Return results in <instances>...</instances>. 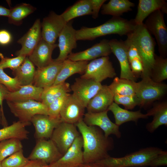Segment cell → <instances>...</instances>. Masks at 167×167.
I'll use <instances>...</instances> for the list:
<instances>
[{"label": "cell", "instance_id": "21", "mask_svg": "<svg viewBox=\"0 0 167 167\" xmlns=\"http://www.w3.org/2000/svg\"><path fill=\"white\" fill-rule=\"evenodd\" d=\"M58 44H50L42 38L31 54L28 57L37 68L46 66L52 63L53 60L52 55Z\"/></svg>", "mask_w": 167, "mask_h": 167}, {"label": "cell", "instance_id": "24", "mask_svg": "<svg viewBox=\"0 0 167 167\" xmlns=\"http://www.w3.org/2000/svg\"><path fill=\"white\" fill-rule=\"evenodd\" d=\"M83 147V140L80 135L57 162L70 167H76L82 165L84 164Z\"/></svg>", "mask_w": 167, "mask_h": 167}, {"label": "cell", "instance_id": "2", "mask_svg": "<svg viewBox=\"0 0 167 167\" xmlns=\"http://www.w3.org/2000/svg\"><path fill=\"white\" fill-rule=\"evenodd\" d=\"M127 36L125 41L136 47L140 56L143 67L141 75L142 79L150 78L155 61L154 39L143 23L136 24L134 30Z\"/></svg>", "mask_w": 167, "mask_h": 167}, {"label": "cell", "instance_id": "11", "mask_svg": "<svg viewBox=\"0 0 167 167\" xmlns=\"http://www.w3.org/2000/svg\"><path fill=\"white\" fill-rule=\"evenodd\" d=\"M63 156L50 139H37L35 146L29 156V160L41 161L47 164L57 162Z\"/></svg>", "mask_w": 167, "mask_h": 167}, {"label": "cell", "instance_id": "18", "mask_svg": "<svg viewBox=\"0 0 167 167\" xmlns=\"http://www.w3.org/2000/svg\"><path fill=\"white\" fill-rule=\"evenodd\" d=\"M112 53L109 41L104 39L101 40L91 47L83 51L71 53L67 58L73 61H86L109 56Z\"/></svg>", "mask_w": 167, "mask_h": 167}, {"label": "cell", "instance_id": "49", "mask_svg": "<svg viewBox=\"0 0 167 167\" xmlns=\"http://www.w3.org/2000/svg\"><path fill=\"white\" fill-rule=\"evenodd\" d=\"M49 165L40 160H30L29 163L23 167H49Z\"/></svg>", "mask_w": 167, "mask_h": 167}, {"label": "cell", "instance_id": "16", "mask_svg": "<svg viewBox=\"0 0 167 167\" xmlns=\"http://www.w3.org/2000/svg\"><path fill=\"white\" fill-rule=\"evenodd\" d=\"M62 122L60 117L41 114L35 115L31 121L35 128L34 137L37 140L50 139L54 129Z\"/></svg>", "mask_w": 167, "mask_h": 167}, {"label": "cell", "instance_id": "14", "mask_svg": "<svg viewBox=\"0 0 167 167\" xmlns=\"http://www.w3.org/2000/svg\"><path fill=\"white\" fill-rule=\"evenodd\" d=\"M67 23L61 15L51 11L41 22L42 38L48 43L54 44Z\"/></svg>", "mask_w": 167, "mask_h": 167}, {"label": "cell", "instance_id": "51", "mask_svg": "<svg viewBox=\"0 0 167 167\" xmlns=\"http://www.w3.org/2000/svg\"><path fill=\"white\" fill-rule=\"evenodd\" d=\"M82 166L83 167H109L96 162L83 164Z\"/></svg>", "mask_w": 167, "mask_h": 167}, {"label": "cell", "instance_id": "6", "mask_svg": "<svg viewBox=\"0 0 167 167\" xmlns=\"http://www.w3.org/2000/svg\"><path fill=\"white\" fill-rule=\"evenodd\" d=\"M164 14L160 10L151 14L144 24L150 33L154 36L160 56L166 58L167 55V28L165 23Z\"/></svg>", "mask_w": 167, "mask_h": 167}, {"label": "cell", "instance_id": "3", "mask_svg": "<svg viewBox=\"0 0 167 167\" xmlns=\"http://www.w3.org/2000/svg\"><path fill=\"white\" fill-rule=\"evenodd\" d=\"M136 25L134 19L128 20L121 17L113 16L100 25L93 28L83 27L76 30V38L77 41H92L112 34L127 36L134 30Z\"/></svg>", "mask_w": 167, "mask_h": 167}, {"label": "cell", "instance_id": "29", "mask_svg": "<svg viewBox=\"0 0 167 167\" xmlns=\"http://www.w3.org/2000/svg\"><path fill=\"white\" fill-rule=\"evenodd\" d=\"M31 124L30 122L18 121L13 122L10 126L0 129V142L12 138L18 139L21 140L28 139L29 132L26 127Z\"/></svg>", "mask_w": 167, "mask_h": 167}, {"label": "cell", "instance_id": "34", "mask_svg": "<svg viewBox=\"0 0 167 167\" xmlns=\"http://www.w3.org/2000/svg\"><path fill=\"white\" fill-rule=\"evenodd\" d=\"M136 83L130 80L115 77L108 86L114 95L117 94L122 96H133L135 95Z\"/></svg>", "mask_w": 167, "mask_h": 167}, {"label": "cell", "instance_id": "26", "mask_svg": "<svg viewBox=\"0 0 167 167\" xmlns=\"http://www.w3.org/2000/svg\"><path fill=\"white\" fill-rule=\"evenodd\" d=\"M148 117L153 116L152 121L147 124L146 129L152 133L159 126L163 125L167 126V102L162 101L155 103L147 111Z\"/></svg>", "mask_w": 167, "mask_h": 167}, {"label": "cell", "instance_id": "37", "mask_svg": "<svg viewBox=\"0 0 167 167\" xmlns=\"http://www.w3.org/2000/svg\"><path fill=\"white\" fill-rule=\"evenodd\" d=\"M20 139L12 138L0 142V161L2 162L7 157L20 151L23 145Z\"/></svg>", "mask_w": 167, "mask_h": 167}, {"label": "cell", "instance_id": "42", "mask_svg": "<svg viewBox=\"0 0 167 167\" xmlns=\"http://www.w3.org/2000/svg\"><path fill=\"white\" fill-rule=\"evenodd\" d=\"M70 94L69 93H65L51 103L48 107V115L55 117H60V111Z\"/></svg>", "mask_w": 167, "mask_h": 167}, {"label": "cell", "instance_id": "4", "mask_svg": "<svg viewBox=\"0 0 167 167\" xmlns=\"http://www.w3.org/2000/svg\"><path fill=\"white\" fill-rule=\"evenodd\" d=\"M162 149L148 147L120 157L110 156L96 162L109 167H146L150 166L153 160Z\"/></svg>", "mask_w": 167, "mask_h": 167}, {"label": "cell", "instance_id": "10", "mask_svg": "<svg viewBox=\"0 0 167 167\" xmlns=\"http://www.w3.org/2000/svg\"><path fill=\"white\" fill-rule=\"evenodd\" d=\"M102 86L101 83L93 80L79 77L75 79L70 88L73 96L86 108L89 101Z\"/></svg>", "mask_w": 167, "mask_h": 167}, {"label": "cell", "instance_id": "13", "mask_svg": "<svg viewBox=\"0 0 167 167\" xmlns=\"http://www.w3.org/2000/svg\"><path fill=\"white\" fill-rule=\"evenodd\" d=\"M112 53L118 59L120 66L121 78L136 82V78L131 70L127 56L128 45L126 41L114 39L109 41Z\"/></svg>", "mask_w": 167, "mask_h": 167}, {"label": "cell", "instance_id": "53", "mask_svg": "<svg viewBox=\"0 0 167 167\" xmlns=\"http://www.w3.org/2000/svg\"><path fill=\"white\" fill-rule=\"evenodd\" d=\"M49 167H70L64 164L56 162L49 165Z\"/></svg>", "mask_w": 167, "mask_h": 167}, {"label": "cell", "instance_id": "32", "mask_svg": "<svg viewBox=\"0 0 167 167\" xmlns=\"http://www.w3.org/2000/svg\"><path fill=\"white\" fill-rule=\"evenodd\" d=\"M92 14L91 0H80L69 7L61 15L67 23L75 18Z\"/></svg>", "mask_w": 167, "mask_h": 167}, {"label": "cell", "instance_id": "5", "mask_svg": "<svg viewBox=\"0 0 167 167\" xmlns=\"http://www.w3.org/2000/svg\"><path fill=\"white\" fill-rule=\"evenodd\" d=\"M167 90L166 84L155 82L150 78H144L136 83L135 94L139 100V106L146 107L162 97Z\"/></svg>", "mask_w": 167, "mask_h": 167}, {"label": "cell", "instance_id": "54", "mask_svg": "<svg viewBox=\"0 0 167 167\" xmlns=\"http://www.w3.org/2000/svg\"><path fill=\"white\" fill-rule=\"evenodd\" d=\"M0 167H3L2 165L1 162L0 161Z\"/></svg>", "mask_w": 167, "mask_h": 167}, {"label": "cell", "instance_id": "7", "mask_svg": "<svg viewBox=\"0 0 167 167\" xmlns=\"http://www.w3.org/2000/svg\"><path fill=\"white\" fill-rule=\"evenodd\" d=\"M11 112L19 121L30 122L36 115H48V107L41 102L30 100L23 102L6 101Z\"/></svg>", "mask_w": 167, "mask_h": 167}, {"label": "cell", "instance_id": "35", "mask_svg": "<svg viewBox=\"0 0 167 167\" xmlns=\"http://www.w3.org/2000/svg\"><path fill=\"white\" fill-rule=\"evenodd\" d=\"M36 8L29 4L22 3L11 9V12L8 17L9 23L15 25H20L23 20L33 12Z\"/></svg>", "mask_w": 167, "mask_h": 167}, {"label": "cell", "instance_id": "50", "mask_svg": "<svg viewBox=\"0 0 167 167\" xmlns=\"http://www.w3.org/2000/svg\"><path fill=\"white\" fill-rule=\"evenodd\" d=\"M11 9H8L0 6V16H6L8 17L10 15Z\"/></svg>", "mask_w": 167, "mask_h": 167}, {"label": "cell", "instance_id": "48", "mask_svg": "<svg viewBox=\"0 0 167 167\" xmlns=\"http://www.w3.org/2000/svg\"><path fill=\"white\" fill-rule=\"evenodd\" d=\"M9 92V91L5 87L0 83V107L3 117L6 121L7 120L5 116L3 111V100H5L6 96Z\"/></svg>", "mask_w": 167, "mask_h": 167}, {"label": "cell", "instance_id": "33", "mask_svg": "<svg viewBox=\"0 0 167 167\" xmlns=\"http://www.w3.org/2000/svg\"><path fill=\"white\" fill-rule=\"evenodd\" d=\"M71 91L69 83L65 82L44 88L41 102L47 107L54 101Z\"/></svg>", "mask_w": 167, "mask_h": 167}, {"label": "cell", "instance_id": "31", "mask_svg": "<svg viewBox=\"0 0 167 167\" xmlns=\"http://www.w3.org/2000/svg\"><path fill=\"white\" fill-rule=\"evenodd\" d=\"M134 3L128 0H110L102 6L101 13L104 15L120 17L123 13L132 10Z\"/></svg>", "mask_w": 167, "mask_h": 167}, {"label": "cell", "instance_id": "39", "mask_svg": "<svg viewBox=\"0 0 167 167\" xmlns=\"http://www.w3.org/2000/svg\"><path fill=\"white\" fill-rule=\"evenodd\" d=\"M113 101L118 105H123L125 109H132L137 105L139 106V100L135 95L122 96L116 94L114 95Z\"/></svg>", "mask_w": 167, "mask_h": 167}, {"label": "cell", "instance_id": "30", "mask_svg": "<svg viewBox=\"0 0 167 167\" xmlns=\"http://www.w3.org/2000/svg\"><path fill=\"white\" fill-rule=\"evenodd\" d=\"M36 70L34 65L26 57L22 63L12 71V74L21 86L33 84Z\"/></svg>", "mask_w": 167, "mask_h": 167}, {"label": "cell", "instance_id": "15", "mask_svg": "<svg viewBox=\"0 0 167 167\" xmlns=\"http://www.w3.org/2000/svg\"><path fill=\"white\" fill-rule=\"evenodd\" d=\"M72 23L71 20L67 23L58 36L59 54L54 59L55 61L63 62L67 58L72 50L77 47L76 30L73 28Z\"/></svg>", "mask_w": 167, "mask_h": 167}, {"label": "cell", "instance_id": "55", "mask_svg": "<svg viewBox=\"0 0 167 167\" xmlns=\"http://www.w3.org/2000/svg\"><path fill=\"white\" fill-rule=\"evenodd\" d=\"M76 167H83V166H82V165H81L79 166Z\"/></svg>", "mask_w": 167, "mask_h": 167}, {"label": "cell", "instance_id": "27", "mask_svg": "<svg viewBox=\"0 0 167 167\" xmlns=\"http://www.w3.org/2000/svg\"><path fill=\"white\" fill-rule=\"evenodd\" d=\"M108 110L113 113L115 120V124L118 126L126 122L133 121L137 123L139 119H147L148 114L142 113L140 110L132 111L123 109L114 102L109 106Z\"/></svg>", "mask_w": 167, "mask_h": 167}, {"label": "cell", "instance_id": "38", "mask_svg": "<svg viewBox=\"0 0 167 167\" xmlns=\"http://www.w3.org/2000/svg\"><path fill=\"white\" fill-rule=\"evenodd\" d=\"M30 161L23 154V149L18 151L1 162L3 167H23Z\"/></svg>", "mask_w": 167, "mask_h": 167}, {"label": "cell", "instance_id": "23", "mask_svg": "<svg viewBox=\"0 0 167 167\" xmlns=\"http://www.w3.org/2000/svg\"><path fill=\"white\" fill-rule=\"evenodd\" d=\"M161 10L167 13V3L164 0H139L134 21L136 24L143 23L144 20L155 11Z\"/></svg>", "mask_w": 167, "mask_h": 167}, {"label": "cell", "instance_id": "44", "mask_svg": "<svg viewBox=\"0 0 167 167\" xmlns=\"http://www.w3.org/2000/svg\"><path fill=\"white\" fill-rule=\"evenodd\" d=\"M106 0H91L92 7V16L94 19L98 16L100 10Z\"/></svg>", "mask_w": 167, "mask_h": 167}, {"label": "cell", "instance_id": "25", "mask_svg": "<svg viewBox=\"0 0 167 167\" xmlns=\"http://www.w3.org/2000/svg\"><path fill=\"white\" fill-rule=\"evenodd\" d=\"M43 88L33 84L21 86L16 91L10 92L6 96V101L23 102L30 100L41 101Z\"/></svg>", "mask_w": 167, "mask_h": 167}, {"label": "cell", "instance_id": "52", "mask_svg": "<svg viewBox=\"0 0 167 167\" xmlns=\"http://www.w3.org/2000/svg\"><path fill=\"white\" fill-rule=\"evenodd\" d=\"M0 125H2L3 127L8 126L7 121L5 120L3 116L2 111L0 107Z\"/></svg>", "mask_w": 167, "mask_h": 167}, {"label": "cell", "instance_id": "19", "mask_svg": "<svg viewBox=\"0 0 167 167\" xmlns=\"http://www.w3.org/2000/svg\"><path fill=\"white\" fill-rule=\"evenodd\" d=\"M85 108L70 94L60 111V117L62 122L75 124L83 119Z\"/></svg>", "mask_w": 167, "mask_h": 167}, {"label": "cell", "instance_id": "41", "mask_svg": "<svg viewBox=\"0 0 167 167\" xmlns=\"http://www.w3.org/2000/svg\"><path fill=\"white\" fill-rule=\"evenodd\" d=\"M0 83L4 86L10 92L16 91L21 86L16 78L8 75L4 72L3 69L1 67Z\"/></svg>", "mask_w": 167, "mask_h": 167}, {"label": "cell", "instance_id": "12", "mask_svg": "<svg viewBox=\"0 0 167 167\" xmlns=\"http://www.w3.org/2000/svg\"><path fill=\"white\" fill-rule=\"evenodd\" d=\"M108 110L98 112H88L84 114L83 120L88 126H96L100 128L106 137L111 135H115L118 138L121 137L119 126L112 122L108 117Z\"/></svg>", "mask_w": 167, "mask_h": 167}, {"label": "cell", "instance_id": "22", "mask_svg": "<svg viewBox=\"0 0 167 167\" xmlns=\"http://www.w3.org/2000/svg\"><path fill=\"white\" fill-rule=\"evenodd\" d=\"M114 95L108 86L102 85L101 89L90 100L86 108L87 112L98 113L108 110L113 102Z\"/></svg>", "mask_w": 167, "mask_h": 167}, {"label": "cell", "instance_id": "17", "mask_svg": "<svg viewBox=\"0 0 167 167\" xmlns=\"http://www.w3.org/2000/svg\"><path fill=\"white\" fill-rule=\"evenodd\" d=\"M41 38V22L40 19H37L27 32L18 41L21 48L16 52L15 55L28 57Z\"/></svg>", "mask_w": 167, "mask_h": 167}, {"label": "cell", "instance_id": "9", "mask_svg": "<svg viewBox=\"0 0 167 167\" xmlns=\"http://www.w3.org/2000/svg\"><path fill=\"white\" fill-rule=\"evenodd\" d=\"M75 124L62 122L54 129L50 139L63 155L80 135Z\"/></svg>", "mask_w": 167, "mask_h": 167}, {"label": "cell", "instance_id": "1", "mask_svg": "<svg viewBox=\"0 0 167 167\" xmlns=\"http://www.w3.org/2000/svg\"><path fill=\"white\" fill-rule=\"evenodd\" d=\"M75 125L83 139L84 164L94 163L110 156L108 152L114 147L112 138L106 137L97 126H88L83 119Z\"/></svg>", "mask_w": 167, "mask_h": 167}, {"label": "cell", "instance_id": "28", "mask_svg": "<svg viewBox=\"0 0 167 167\" xmlns=\"http://www.w3.org/2000/svg\"><path fill=\"white\" fill-rule=\"evenodd\" d=\"M86 61H73L67 59L63 62L62 66L53 85L63 83L69 77L75 74L82 75L88 63Z\"/></svg>", "mask_w": 167, "mask_h": 167}, {"label": "cell", "instance_id": "36", "mask_svg": "<svg viewBox=\"0 0 167 167\" xmlns=\"http://www.w3.org/2000/svg\"><path fill=\"white\" fill-rule=\"evenodd\" d=\"M151 79L154 82L161 83L167 79V58L155 54Z\"/></svg>", "mask_w": 167, "mask_h": 167}, {"label": "cell", "instance_id": "20", "mask_svg": "<svg viewBox=\"0 0 167 167\" xmlns=\"http://www.w3.org/2000/svg\"><path fill=\"white\" fill-rule=\"evenodd\" d=\"M63 62H53L48 65L37 68L35 73L33 85L45 88L53 85L63 65Z\"/></svg>", "mask_w": 167, "mask_h": 167}, {"label": "cell", "instance_id": "46", "mask_svg": "<svg viewBox=\"0 0 167 167\" xmlns=\"http://www.w3.org/2000/svg\"><path fill=\"white\" fill-rule=\"evenodd\" d=\"M125 41L128 45L127 54L130 63L131 61L135 59H138L141 61L139 52L136 47L133 45L130 44Z\"/></svg>", "mask_w": 167, "mask_h": 167}, {"label": "cell", "instance_id": "47", "mask_svg": "<svg viewBox=\"0 0 167 167\" xmlns=\"http://www.w3.org/2000/svg\"><path fill=\"white\" fill-rule=\"evenodd\" d=\"M12 36L10 33L5 30H0V44L5 45L11 41Z\"/></svg>", "mask_w": 167, "mask_h": 167}, {"label": "cell", "instance_id": "43", "mask_svg": "<svg viewBox=\"0 0 167 167\" xmlns=\"http://www.w3.org/2000/svg\"><path fill=\"white\" fill-rule=\"evenodd\" d=\"M167 165V151L162 150L153 160L150 167H158Z\"/></svg>", "mask_w": 167, "mask_h": 167}, {"label": "cell", "instance_id": "8", "mask_svg": "<svg viewBox=\"0 0 167 167\" xmlns=\"http://www.w3.org/2000/svg\"><path fill=\"white\" fill-rule=\"evenodd\" d=\"M116 75L115 70L108 56L96 58L88 62L84 73L80 77L101 83L107 78L115 77Z\"/></svg>", "mask_w": 167, "mask_h": 167}, {"label": "cell", "instance_id": "40", "mask_svg": "<svg viewBox=\"0 0 167 167\" xmlns=\"http://www.w3.org/2000/svg\"><path fill=\"white\" fill-rule=\"evenodd\" d=\"M26 57L17 56L14 58L5 57L0 53V67L3 69L10 68L12 71L16 69L23 62Z\"/></svg>", "mask_w": 167, "mask_h": 167}, {"label": "cell", "instance_id": "45", "mask_svg": "<svg viewBox=\"0 0 167 167\" xmlns=\"http://www.w3.org/2000/svg\"><path fill=\"white\" fill-rule=\"evenodd\" d=\"M130 66L131 71L135 75L136 74L141 75L143 70L142 63L138 59H135L130 62Z\"/></svg>", "mask_w": 167, "mask_h": 167}]
</instances>
